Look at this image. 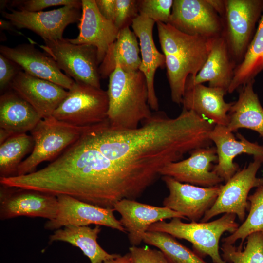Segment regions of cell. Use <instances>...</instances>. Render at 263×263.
<instances>
[{
  "mask_svg": "<svg viewBox=\"0 0 263 263\" xmlns=\"http://www.w3.org/2000/svg\"><path fill=\"white\" fill-rule=\"evenodd\" d=\"M84 132L47 166L19 176L17 186L56 196L69 195L104 208L139 197L149 187L147 174L109 159Z\"/></svg>",
  "mask_w": 263,
  "mask_h": 263,
  "instance_id": "cell-1",
  "label": "cell"
},
{
  "mask_svg": "<svg viewBox=\"0 0 263 263\" xmlns=\"http://www.w3.org/2000/svg\"><path fill=\"white\" fill-rule=\"evenodd\" d=\"M214 126L183 108L174 118L163 111H155L136 128H116L107 119L89 126L84 133L109 159L160 173L164 167L181 160L186 153L210 147L209 135Z\"/></svg>",
  "mask_w": 263,
  "mask_h": 263,
  "instance_id": "cell-2",
  "label": "cell"
},
{
  "mask_svg": "<svg viewBox=\"0 0 263 263\" xmlns=\"http://www.w3.org/2000/svg\"><path fill=\"white\" fill-rule=\"evenodd\" d=\"M109 78L107 120L110 125L119 129L137 128L152 114L145 75L139 70L126 72L117 65Z\"/></svg>",
  "mask_w": 263,
  "mask_h": 263,
  "instance_id": "cell-3",
  "label": "cell"
},
{
  "mask_svg": "<svg viewBox=\"0 0 263 263\" xmlns=\"http://www.w3.org/2000/svg\"><path fill=\"white\" fill-rule=\"evenodd\" d=\"M236 215L225 213L211 222L184 223L179 218L167 222L159 221L151 225L148 231L168 233L175 238L186 240L192 244L193 248L200 257L209 256L213 263H226L219 252V241L226 232L232 234L240 226L236 222Z\"/></svg>",
  "mask_w": 263,
  "mask_h": 263,
  "instance_id": "cell-4",
  "label": "cell"
},
{
  "mask_svg": "<svg viewBox=\"0 0 263 263\" xmlns=\"http://www.w3.org/2000/svg\"><path fill=\"white\" fill-rule=\"evenodd\" d=\"M88 127L71 125L53 116L42 119L31 131L34 147L29 156L19 165L16 176L35 172L42 162L54 160L77 140Z\"/></svg>",
  "mask_w": 263,
  "mask_h": 263,
  "instance_id": "cell-5",
  "label": "cell"
},
{
  "mask_svg": "<svg viewBox=\"0 0 263 263\" xmlns=\"http://www.w3.org/2000/svg\"><path fill=\"white\" fill-rule=\"evenodd\" d=\"M108 107L107 91L75 82L52 116L71 125L87 127L107 120Z\"/></svg>",
  "mask_w": 263,
  "mask_h": 263,
  "instance_id": "cell-6",
  "label": "cell"
},
{
  "mask_svg": "<svg viewBox=\"0 0 263 263\" xmlns=\"http://www.w3.org/2000/svg\"><path fill=\"white\" fill-rule=\"evenodd\" d=\"M222 35L237 64L243 59L263 12V0H225Z\"/></svg>",
  "mask_w": 263,
  "mask_h": 263,
  "instance_id": "cell-7",
  "label": "cell"
},
{
  "mask_svg": "<svg viewBox=\"0 0 263 263\" xmlns=\"http://www.w3.org/2000/svg\"><path fill=\"white\" fill-rule=\"evenodd\" d=\"M44 43L40 47L55 61L65 75L75 82L101 88L100 64L94 46L73 44L64 38L45 41Z\"/></svg>",
  "mask_w": 263,
  "mask_h": 263,
  "instance_id": "cell-8",
  "label": "cell"
},
{
  "mask_svg": "<svg viewBox=\"0 0 263 263\" xmlns=\"http://www.w3.org/2000/svg\"><path fill=\"white\" fill-rule=\"evenodd\" d=\"M263 158L254 157L247 166L239 170L224 185L213 206L205 213L201 222H207L221 214L232 213L243 223L249 208L248 201L250 190L263 185V178L256 176Z\"/></svg>",
  "mask_w": 263,
  "mask_h": 263,
  "instance_id": "cell-9",
  "label": "cell"
},
{
  "mask_svg": "<svg viewBox=\"0 0 263 263\" xmlns=\"http://www.w3.org/2000/svg\"><path fill=\"white\" fill-rule=\"evenodd\" d=\"M1 14L17 29H26L39 36L44 41H56L63 38L66 27L78 23L82 8L72 5L47 11L31 12L9 9Z\"/></svg>",
  "mask_w": 263,
  "mask_h": 263,
  "instance_id": "cell-10",
  "label": "cell"
},
{
  "mask_svg": "<svg viewBox=\"0 0 263 263\" xmlns=\"http://www.w3.org/2000/svg\"><path fill=\"white\" fill-rule=\"evenodd\" d=\"M57 196L39 191L4 185L0 188V219L19 216L54 219L58 211Z\"/></svg>",
  "mask_w": 263,
  "mask_h": 263,
  "instance_id": "cell-11",
  "label": "cell"
},
{
  "mask_svg": "<svg viewBox=\"0 0 263 263\" xmlns=\"http://www.w3.org/2000/svg\"><path fill=\"white\" fill-rule=\"evenodd\" d=\"M58 207L56 217L48 220L44 228L56 230L68 226H83L94 224L105 226L126 233L113 208H104L88 203L67 195L57 196Z\"/></svg>",
  "mask_w": 263,
  "mask_h": 263,
  "instance_id": "cell-12",
  "label": "cell"
},
{
  "mask_svg": "<svg viewBox=\"0 0 263 263\" xmlns=\"http://www.w3.org/2000/svg\"><path fill=\"white\" fill-rule=\"evenodd\" d=\"M169 24L208 39L221 36L223 30L222 19L208 0H174Z\"/></svg>",
  "mask_w": 263,
  "mask_h": 263,
  "instance_id": "cell-13",
  "label": "cell"
},
{
  "mask_svg": "<svg viewBox=\"0 0 263 263\" xmlns=\"http://www.w3.org/2000/svg\"><path fill=\"white\" fill-rule=\"evenodd\" d=\"M162 180L169 192L163 200V206L195 222L201 220L213 206L222 185L201 187L182 183L167 176H163Z\"/></svg>",
  "mask_w": 263,
  "mask_h": 263,
  "instance_id": "cell-14",
  "label": "cell"
},
{
  "mask_svg": "<svg viewBox=\"0 0 263 263\" xmlns=\"http://www.w3.org/2000/svg\"><path fill=\"white\" fill-rule=\"evenodd\" d=\"M217 160L215 147L200 148L191 151L188 158L167 164L160 174L182 183L201 187H213L224 181L213 170L212 163Z\"/></svg>",
  "mask_w": 263,
  "mask_h": 263,
  "instance_id": "cell-15",
  "label": "cell"
},
{
  "mask_svg": "<svg viewBox=\"0 0 263 263\" xmlns=\"http://www.w3.org/2000/svg\"><path fill=\"white\" fill-rule=\"evenodd\" d=\"M121 215L119 220L128 234L132 246H138L149 227L166 219L179 218L187 220L180 213L165 207H157L141 203L136 200L122 199L113 206Z\"/></svg>",
  "mask_w": 263,
  "mask_h": 263,
  "instance_id": "cell-16",
  "label": "cell"
},
{
  "mask_svg": "<svg viewBox=\"0 0 263 263\" xmlns=\"http://www.w3.org/2000/svg\"><path fill=\"white\" fill-rule=\"evenodd\" d=\"M0 54L28 74L51 81L66 90H70L75 82L62 72L51 56L37 49L34 44L24 43L14 47L0 45Z\"/></svg>",
  "mask_w": 263,
  "mask_h": 263,
  "instance_id": "cell-17",
  "label": "cell"
},
{
  "mask_svg": "<svg viewBox=\"0 0 263 263\" xmlns=\"http://www.w3.org/2000/svg\"><path fill=\"white\" fill-rule=\"evenodd\" d=\"M234 137L227 126L215 125L209 138L216 146L218 156L217 164L213 170L224 181H228L238 170V165L234 159L241 154H247L263 158V146L251 142L240 133Z\"/></svg>",
  "mask_w": 263,
  "mask_h": 263,
  "instance_id": "cell-18",
  "label": "cell"
},
{
  "mask_svg": "<svg viewBox=\"0 0 263 263\" xmlns=\"http://www.w3.org/2000/svg\"><path fill=\"white\" fill-rule=\"evenodd\" d=\"M78 28L79 32L77 38L69 40L73 44L94 46L100 64L110 46L116 39L119 30L113 21L101 15L95 0H82V14Z\"/></svg>",
  "mask_w": 263,
  "mask_h": 263,
  "instance_id": "cell-19",
  "label": "cell"
},
{
  "mask_svg": "<svg viewBox=\"0 0 263 263\" xmlns=\"http://www.w3.org/2000/svg\"><path fill=\"white\" fill-rule=\"evenodd\" d=\"M29 103L42 119L52 116L68 91L51 81L33 76L21 71L10 88Z\"/></svg>",
  "mask_w": 263,
  "mask_h": 263,
  "instance_id": "cell-20",
  "label": "cell"
},
{
  "mask_svg": "<svg viewBox=\"0 0 263 263\" xmlns=\"http://www.w3.org/2000/svg\"><path fill=\"white\" fill-rule=\"evenodd\" d=\"M154 20L139 15L132 21L133 31L139 39L141 63L139 68L146 79L149 95V104L150 109L158 111V99L154 88V77L158 68H166L165 56L157 49L153 38Z\"/></svg>",
  "mask_w": 263,
  "mask_h": 263,
  "instance_id": "cell-21",
  "label": "cell"
},
{
  "mask_svg": "<svg viewBox=\"0 0 263 263\" xmlns=\"http://www.w3.org/2000/svg\"><path fill=\"white\" fill-rule=\"evenodd\" d=\"M237 65L224 37L213 38L204 65L194 78L188 77L186 88L208 82L209 87L221 88L227 92Z\"/></svg>",
  "mask_w": 263,
  "mask_h": 263,
  "instance_id": "cell-22",
  "label": "cell"
},
{
  "mask_svg": "<svg viewBox=\"0 0 263 263\" xmlns=\"http://www.w3.org/2000/svg\"><path fill=\"white\" fill-rule=\"evenodd\" d=\"M159 40L164 55H172L200 70L208 54L211 39L184 33L168 23L156 22Z\"/></svg>",
  "mask_w": 263,
  "mask_h": 263,
  "instance_id": "cell-23",
  "label": "cell"
},
{
  "mask_svg": "<svg viewBox=\"0 0 263 263\" xmlns=\"http://www.w3.org/2000/svg\"><path fill=\"white\" fill-rule=\"evenodd\" d=\"M41 119L29 103L10 88L0 97V144L13 135L31 132Z\"/></svg>",
  "mask_w": 263,
  "mask_h": 263,
  "instance_id": "cell-24",
  "label": "cell"
},
{
  "mask_svg": "<svg viewBox=\"0 0 263 263\" xmlns=\"http://www.w3.org/2000/svg\"><path fill=\"white\" fill-rule=\"evenodd\" d=\"M221 88L207 87L203 84L186 88L183 97V108L195 112L215 125L227 126L228 113L233 102L227 103Z\"/></svg>",
  "mask_w": 263,
  "mask_h": 263,
  "instance_id": "cell-25",
  "label": "cell"
},
{
  "mask_svg": "<svg viewBox=\"0 0 263 263\" xmlns=\"http://www.w3.org/2000/svg\"><path fill=\"white\" fill-rule=\"evenodd\" d=\"M137 38L130 27L119 30L116 39L110 46L99 65V71L101 78L109 77L117 65L126 72L138 70L141 58Z\"/></svg>",
  "mask_w": 263,
  "mask_h": 263,
  "instance_id": "cell-26",
  "label": "cell"
},
{
  "mask_svg": "<svg viewBox=\"0 0 263 263\" xmlns=\"http://www.w3.org/2000/svg\"><path fill=\"white\" fill-rule=\"evenodd\" d=\"M254 82L251 81L239 88L238 99L228 113L227 127L232 132L241 128L253 130L263 141V108L254 91Z\"/></svg>",
  "mask_w": 263,
  "mask_h": 263,
  "instance_id": "cell-27",
  "label": "cell"
},
{
  "mask_svg": "<svg viewBox=\"0 0 263 263\" xmlns=\"http://www.w3.org/2000/svg\"><path fill=\"white\" fill-rule=\"evenodd\" d=\"M101 228L88 226H68L54 231L49 236V242L60 241L68 243L79 248L89 258L90 263H103L107 260L116 258L118 254H110L98 244L97 239Z\"/></svg>",
  "mask_w": 263,
  "mask_h": 263,
  "instance_id": "cell-28",
  "label": "cell"
},
{
  "mask_svg": "<svg viewBox=\"0 0 263 263\" xmlns=\"http://www.w3.org/2000/svg\"><path fill=\"white\" fill-rule=\"evenodd\" d=\"M263 71V12L242 61L236 66L228 90L232 93Z\"/></svg>",
  "mask_w": 263,
  "mask_h": 263,
  "instance_id": "cell-29",
  "label": "cell"
},
{
  "mask_svg": "<svg viewBox=\"0 0 263 263\" xmlns=\"http://www.w3.org/2000/svg\"><path fill=\"white\" fill-rule=\"evenodd\" d=\"M34 141L26 133L13 135L0 145V178L16 176L24 156L33 150Z\"/></svg>",
  "mask_w": 263,
  "mask_h": 263,
  "instance_id": "cell-30",
  "label": "cell"
},
{
  "mask_svg": "<svg viewBox=\"0 0 263 263\" xmlns=\"http://www.w3.org/2000/svg\"><path fill=\"white\" fill-rule=\"evenodd\" d=\"M143 242L160 250L169 263H207L166 233L148 231L143 236Z\"/></svg>",
  "mask_w": 263,
  "mask_h": 263,
  "instance_id": "cell-31",
  "label": "cell"
},
{
  "mask_svg": "<svg viewBox=\"0 0 263 263\" xmlns=\"http://www.w3.org/2000/svg\"><path fill=\"white\" fill-rule=\"evenodd\" d=\"M247 199L249 214L236 231L222 239L223 243L233 244L241 240L240 246L243 247L244 240L249 235L255 232L263 233V185L258 187Z\"/></svg>",
  "mask_w": 263,
  "mask_h": 263,
  "instance_id": "cell-32",
  "label": "cell"
},
{
  "mask_svg": "<svg viewBox=\"0 0 263 263\" xmlns=\"http://www.w3.org/2000/svg\"><path fill=\"white\" fill-rule=\"evenodd\" d=\"M244 248L234 244L223 243L221 257L229 263H263V233L255 232L249 235Z\"/></svg>",
  "mask_w": 263,
  "mask_h": 263,
  "instance_id": "cell-33",
  "label": "cell"
},
{
  "mask_svg": "<svg viewBox=\"0 0 263 263\" xmlns=\"http://www.w3.org/2000/svg\"><path fill=\"white\" fill-rule=\"evenodd\" d=\"M173 0H139V15L165 24L169 23Z\"/></svg>",
  "mask_w": 263,
  "mask_h": 263,
  "instance_id": "cell-34",
  "label": "cell"
},
{
  "mask_svg": "<svg viewBox=\"0 0 263 263\" xmlns=\"http://www.w3.org/2000/svg\"><path fill=\"white\" fill-rule=\"evenodd\" d=\"M72 5L82 8V0H7V6L18 10L31 12L42 11L52 6ZM6 6V7H7Z\"/></svg>",
  "mask_w": 263,
  "mask_h": 263,
  "instance_id": "cell-35",
  "label": "cell"
},
{
  "mask_svg": "<svg viewBox=\"0 0 263 263\" xmlns=\"http://www.w3.org/2000/svg\"><path fill=\"white\" fill-rule=\"evenodd\" d=\"M138 4L139 0H115L113 23L119 30L132 25L139 15Z\"/></svg>",
  "mask_w": 263,
  "mask_h": 263,
  "instance_id": "cell-36",
  "label": "cell"
},
{
  "mask_svg": "<svg viewBox=\"0 0 263 263\" xmlns=\"http://www.w3.org/2000/svg\"><path fill=\"white\" fill-rule=\"evenodd\" d=\"M129 252L133 263H169L160 250L131 246Z\"/></svg>",
  "mask_w": 263,
  "mask_h": 263,
  "instance_id": "cell-37",
  "label": "cell"
},
{
  "mask_svg": "<svg viewBox=\"0 0 263 263\" xmlns=\"http://www.w3.org/2000/svg\"><path fill=\"white\" fill-rule=\"evenodd\" d=\"M21 71L17 64L0 54V90L2 94L10 89L13 79Z\"/></svg>",
  "mask_w": 263,
  "mask_h": 263,
  "instance_id": "cell-38",
  "label": "cell"
},
{
  "mask_svg": "<svg viewBox=\"0 0 263 263\" xmlns=\"http://www.w3.org/2000/svg\"><path fill=\"white\" fill-rule=\"evenodd\" d=\"M101 15L113 22L115 12V0H95Z\"/></svg>",
  "mask_w": 263,
  "mask_h": 263,
  "instance_id": "cell-39",
  "label": "cell"
},
{
  "mask_svg": "<svg viewBox=\"0 0 263 263\" xmlns=\"http://www.w3.org/2000/svg\"><path fill=\"white\" fill-rule=\"evenodd\" d=\"M208 1L222 18L225 11V0H208Z\"/></svg>",
  "mask_w": 263,
  "mask_h": 263,
  "instance_id": "cell-40",
  "label": "cell"
},
{
  "mask_svg": "<svg viewBox=\"0 0 263 263\" xmlns=\"http://www.w3.org/2000/svg\"><path fill=\"white\" fill-rule=\"evenodd\" d=\"M103 263H133L132 258L130 252L126 253L123 256H119L106 260Z\"/></svg>",
  "mask_w": 263,
  "mask_h": 263,
  "instance_id": "cell-41",
  "label": "cell"
},
{
  "mask_svg": "<svg viewBox=\"0 0 263 263\" xmlns=\"http://www.w3.org/2000/svg\"><path fill=\"white\" fill-rule=\"evenodd\" d=\"M0 27L1 30H5L13 32L14 33H19V32L16 30L15 27L12 23L9 20H5L2 19H0Z\"/></svg>",
  "mask_w": 263,
  "mask_h": 263,
  "instance_id": "cell-42",
  "label": "cell"
}]
</instances>
